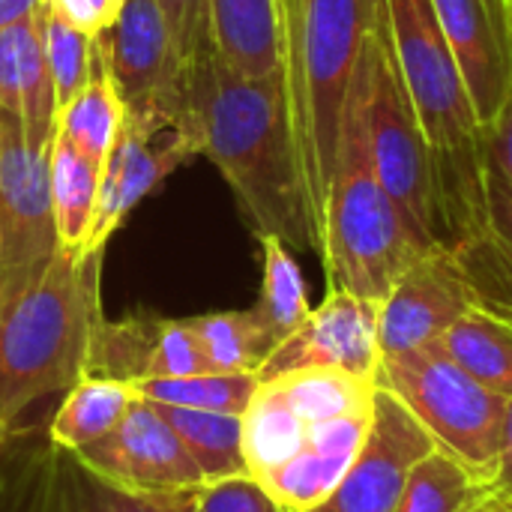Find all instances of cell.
I'll use <instances>...</instances> for the list:
<instances>
[{"label":"cell","mask_w":512,"mask_h":512,"mask_svg":"<svg viewBox=\"0 0 512 512\" xmlns=\"http://www.w3.org/2000/svg\"><path fill=\"white\" fill-rule=\"evenodd\" d=\"M192 111L201 153L228 180L252 231L318 252L285 63L267 75H243L219 51L204 54L192 63Z\"/></svg>","instance_id":"cell-1"},{"label":"cell","mask_w":512,"mask_h":512,"mask_svg":"<svg viewBox=\"0 0 512 512\" xmlns=\"http://www.w3.org/2000/svg\"><path fill=\"white\" fill-rule=\"evenodd\" d=\"M375 393V381L342 372H291L261 381L243 414L249 474L285 512L318 507L357 459Z\"/></svg>","instance_id":"cell-2"},{"label":"cell","mask_w":512,"mask_h":512,"mask_svg":"<svg viewBox=\"0 0 512 512\" xmlns=\"http://www.w3.org/2000/svg\"><path fill=\"white\" fill-rule=\"evenodd\" d=\"M105 249H60L45 273L0 303V429L45 396L90 378Z\"/></svg>","instance_id":"cell-3"},{"label":"cell","mask_w":512,"mask_h":512,"mask_svg":"<svg viewBox=\"0 0 512 512\" xmlns=\"http://www.w3.org/2000/svg\"><path fill=\"white\" fill-rule=\"evenodd\" d=\"M396 60L435 156L444 246L468 237L486 204L483 123L432 0H384Z\"/></svg>","instance_id":"cell-4"},{"label":"cell","mask_w":512,"mask_h":512,"mask_svg":"<svg viewBox=\"0 0 512 512\" xmlns=\"http://www.w3.org/2000/svg\"><path fill=\"white\" fill-rule=\"evenodd\" d=\"M432 249L438 246L417 234L372 168L366 147L363 81L354 69L321 213L318 255L327 270V291H348L381 303L396 279Z\"/></svg>","instance_id":"cell-5"},{"label":"cell","mask_w":512,"mask_h":512,"mask_svg":"<svg viewBox=\"0 0 512 512\" xmlns=\"http://www.w3.org/2000/svg\"><path fill=\"white\" fill-rule=\"evenodd\" d=\"M381 12L384 0H294L282 18L291 120L318 249L348 84Z\"/></svg>","instance_id":"cell-6"},{"label":"cell","mask_w":512,"mask_h":512,"mask_svg":"<svg viewBox=\"0 0 512 512\" xmlns=\"http://www.w3.org/2000/svg\"><path fill=\"white\" fill-rule=\"evenodd\" d=\"M357 72L363 81L366 147L372 168L417 234L432 246H444L435 156L396 60L387 9L363 45Z\"/></svg>","instance_id":"cell-7"},{"label":"cell","mask_w":512,"mask_h":512,"mask_svg":"<svg viewBox=\"0 0 512 512\" xmlns=\"http://www.w3.org/2000/svg\"><path fill=\"white\" fill-rule=\"evenodd\" d=\"M375 387L396 396L426 429L435 450L465 465L486 492L501 444L504 396L471 378L438 345L381 357Z\"/></svg>","instance_id":"cell-8"},{"label":"cell","mask_w":512,"mask_h":512,"mask_svg":"<svg viewBox=\"0 0 512 512\" xmlns=\"http://www.w3.org/2000/svg\"><path fill=\"white\" fill-rule=\"evenodd\" d=\"M96 48L126 117L180 129L201 153L192 111V63L183 57L159 0H126L114 24L96 33Z\"/></svg>","instance_id":"cell-9"},{"label":"cell","mask_w":512,"mask_h":512,"mask_svg":"<svg viewBox=\"0 0 512 512\" xmlns=\"http://www.w3.org/2000/svg\"><path fill=\"white\" fill-rule=\"evenodd\" d=\"M57 252L51 150H30L21 120L0 108V303L30 288Z\"/></svg>","instance_id":"cell-10"},{"label":"cell","mask_w":512,"mask_h":512,"mask_svg":"<svg viewBox=\"0 0 512 512\" xmlns=\"http://www.w3.org/2000/svg\"><path fill=\"white\" fill-rule=\"evenodd\" d=\"M72 462L132 495H195L207 486L177 432L144 396H135L123 420Z\"/></svg>","instance_id":"cell-11"},{"label":"cell","mask_w":512,"mask_h":512,"mask_svg":"<svg viewBox=\"0 0 512 512\" xmlns=\"http://www.w3.org/2000/svg\"><path fill=\"white\" fill-rule=\"evenodd\" d=\"M381 363L378 303L348 291H327L306 321L276 345L258 369V381L291 372H342L375 381Z\"/></svg>","instance_id":"cell-12"},{"label":"cell","mask_w":512,"mask_h":512,"mask_svg":"<svg viewBox=\"0 0 512 512\" xmlns=\"http://www.w3.org/2000/svg\"><path fill=\"white\" fill-rule=\"evenodd\" d=\"M435 450L426 429L387 390L375 393L366 441L339 486L306 512H393L411 468Z\"/></svg>","instance_id":"cell-13"},{"label":"cell","mask_w":512,"mask_h":512,"mask_svg":"<svg viewBox=\"0 0 512 512\" xmlns=\"http://www.w3.org/2000/svg\"><path fill=\"white\" fill-rule=\"evenodd\" d=\"M477 309V294L450 246L414 261L378 303L381 357L435 345L462 315Z\"/></svg>","instance_id":"cell-14"},{"label":"cell","mask_w":512,"mask_h":512,"mask_svg":"<svg viewBox=\"0 0 512 512\" xmlns=\"http://www.w3.org/2000/svg\"><path fill=\"white\" fill-rule=\"evenodd\" d=\"M195 153L198 147L186 132L123 117L120 135L102 162L87 252L105 249L108 237L132 213V207L144 201L174 168H180Z\"/></svg>","instance_id":"cell-15"},{"label":"cell","mask_w":512,"mask_h":512,"mask_svg":"<svg viewBox=\"0 0 512 512\" xmlns=\"http://www.w3.org/2000/svg\"><path fill=\"white\" fill-rule=\"evenodd\" d=\"M465 75L480 123H489L512 90V12L507 0H432Z\"/></svg>","instance_id":"cell-16"},{"label":"cell","mask_w":512,"mask_h":512,"mask_svg":"<svg viewBox=\"0 0 512 512\" xmlns=\"http://www.w3.org/2000/svg\"><path fill=\"white\" fill-rule=\"evenodd\" d=\"M0 108L21 120L30 150H51L57 135V96L45 66L36 12L0 33Z\"/></svg>","instance_id":"cell-17"},{"label":"cell","mask_w":512,"mask_h":512,"mask_svg":"<svg viewBox=\"0 0 512 512\" xmlns=\"http://www.w3.org/2000/svg\"><path fill=\"white\" fill-rule=\"evenodd\" d=\"M468 276L477 306L495 315L512 312V186L486 174V204L477 228L450 246Z\"/></svg>","instance_id":"cell-18"},{"label":"cell","mask_w":512,"mask_h":512,"mask_svg":"<svg viewBox=\"0 0 512 512\" xmlns=\"http://www.w3.org/2000/svg\"><path fill=\"white\" fill-rule=\"evenodd\" d=\"M219 57L243 75H267L285 63L276 0H207Z\"/></svg>","instance_id":"cell-19"},{"label":"cell","mask_w":512,"mask_h":512,"mask_svg":"<svg viewBox=\"0 0 512 512\" xmlns=\"http://www.w3.org/2000/svg\"><path fill=\"white\" fill-rule=\"evenodd\" d=\"M153 405L162 414V420L177 432L189 456L195 459L204 483H219V480L249 474L246 447H243V417L189 411V408H174V405H159V402Z\"/></svg>","instance_id":"cell-20"},{"label":"cell","mask_w":512,"mask_h":512,"mask_svg":"<svg viewBox=\"0 0 512 512\" xmlns=\"http://www.w3.org/2000/svg\"><path fill=\"white\" fill-rule=\"evenodd\" d=\"M435 345L483 387L510 399L512 327L504 318L477 306L468 315H462Z\"/></svg>","instance_id":"cell-21"},{"label":"cell","mask_w":512,"mask_h":512,"mask_svg":"<svg viewBox=\"0 0 512 512\" xmlns=\"http://www.w3.org/2000/svg\"><path fill=\"white\" fill-rule=\"evenodd\" d=\"M135 393L126 381L117 378H84L66 390L54 420L51 441L66 453H78L102 441L129 411Z\"/></svg>","instance_id":"cell-22"},{"label":"cell","mask_w":512,"mask_h":512,"mask_svg":"<svg viewBox=\"0 0 512 512\" xmlns=\"http://www.w3.org/2000/svg\"><path fill=\"white\" fill-rule=\"evenodd\" d=\"M102 165L75 150L66 138L51 141V207L57 222L60 249H87L99 198Z\"/></svg>","instance_id":"cell-23"},{"label":"cell","mask_w":512,"mask_h":512,"mask_svg":"<svg viewBox=\"0 0 512 512\" xmlns=\"http://www.w3.org/2000/svg\"><path fill=\"white\" fill-rule=\"evenodd\" d=\"M93 42H96V36H93ZM123 117H126V108H123L117 87L102 63L99 48H96L87 87L57 111V135L66 138L87 159L102 165L120 135Z\"/></svg>","instance_id":"cell-24"},{"label":"cell","mask_w":512,"mask_h":512,"mask_svg":"<svg viewBox=\"0 0 512 512\" xmlns=\"http://www.w3.org/2000/svg\"><path fill=\"white\" fill-rule=\"evenodd\" d=\"M189 327L195 330L204 360L216 375H237V372L258 375V369L276 348L252 309L198 315L189 318Z\"/></svg>","instance_id":"cell-25"},{"label":"cell","mask_w":512,"mask_h":512,"mask_svg":"<svg viewBox=\"0 0 512 512\" xmlns=\"http://www.w3.org/2000/svg\"><path fill=\"white\" fill-rule=\"evenodd\" d=\"M258 240L264 255V279H261V297L252 306V312L264 324L273 345H279L306 321L312 306H309L300 264L291 255V249L279 237H258Z\"/></svg>","instance_id":"cell-26"},{"label":"cell","mask_w":512,"mask_h":512,"mask_svg":"<svg viewBox=\"0 0 512 512\" xmlns=\"http://www.w3.org/2000/svg\"><path fill=\"white\" fill-rule=\"evenodd\" d=\"M258 384L261 381L255 372H237V375L204 372L189 378H141L132 381L129 387L135 396H144L159 405L243 417L258 393Z\"/></svg>","instance_id":"cell-27"},{"label":"cell","mask_w":512,"mask_h":512,"mask_svg":"<svg viewBox=\"0 0 512 512\" xmlns=\"http://www.w3.org/2000/svg\"><path fill=\"white\" fill-rule=\"evenodd\" d=\"M480 498L483 483L453 456L432 450L411 468L393 512H468Z\"/></svg>","instance_id":"cell-28"},{"label":"cell","mask_w":512,"mask_h":512,"mask_svg":"<svg viewBox=\"0 0 512 512\" xmlns=\"http://www.w3.org/2000/svg\"><path fill=\"white\" fill-rule=\"evenodd\" d=\"M36 30L45 54V66L54 84L57 111L72 102L90 81L96 42L90 33L72 27L63 15H57L45 0L36 6Z\"/></svg>","instance_id":"cell-29"},{"label":"cell","mask_w":512,"mask_h":512,"mask_svg":"<svg viewBox=\"0 0 512 512\" xmlns=\"http://www.w3.org/2000/svg\"><path fill=\"white\" fill-rule=\"evenodd\" d=\"M195 495H132L99 477L87 474L75 462V512H195Z\"/></svg>","instance_id":"cell-30"},{"label":"cell","mask_w":512,"mask_h":512,"mask_svg":"<svg viewBox=\"0 0 512 512\" xmlns=\"http://www.w3.org/2000/svg\"><path fill=\"white\" fill-rule=\"evenodd\" d=\"M204 372H210V366L204 360L195 330L189 327V318L186 321L159 318L141 378H189V375H204Z\"/></svg>","instance_id":"cell-31"},{"label":"cell","mask_w":512,"mask_h":512,"mask_svg":"<svg viewBox=\"0 0 512 512\" xmlns=\"http://www.w3.org/2000/svg\"><path fill=\"white\" fill-rule=\"evenodd\" d=\"M159 6H162L165 18L177 36V45L189 63L216 51L207 0H159Z\"/></svg>","instance_id":"cell-32"},{"label":"cell","mask_w":512,"mask_h":512,"mask_svg":"<svg viewBox=\"0 0 512 512\" xmlns=\"http://www.w3.org/2000/svg\"><path fill=\"white\" fill-rule=\"evenodd\" d=\"M198 512H285L255 477L207 483L198 492Z\"/></svg>","instance_id":"cell-33"},{"label":"cell","mask_w":512,"mask_h":512,"mask_svg":"<svg viewBox=\"0 0 512 512\" xmlns=\"http://www.w3.org/2000/svg\"><path fill=\"white\" fill-rule=\"evenodd\" d=\"M483 162L486 174L512 186V90L498 114L483 123Z\"/></svg>","instance_id":"cell-34"},{"label":"cell","mask_w":512,"mask_h":512,"mask_svg":"<svg viewBox=\"0 0 512 512\" xmlns=\"http://www.w3.org/2000/svg\"><path fill=\"white\" fill-rule=\"evenodd\" d=\"M57 15H63L72 27L96 36L114 24L126 0H45Z\"/></svg>","instance_id":"cell-35"},{"label":"cell","mask_w":512,"mask_h":512,"mask_svg":"<svg viewBox=\"0 0 512 512\" xmlns=\"http://www.w3.org/2000/svg\"><path fill=\"white\" fill-rule=\"evenodd\" d=\"M483 498L501 501L512 507V396L504 405V426H501V444H498V456H495V468L492 477L486 483Z\"/></svg>","instance_id":"cell-36"},{"label":"cell","mask_w":512,"mask_h":512,"mask_svg":"<svg viewBox=\"0 0 512 512\" xmlns=\"http://www.w3.org/2000/svg\"><path fill=\"white\" fill-rule=\"evenodd\" d=\"M42 0H0V33L36 12Z\"/></svg>","instance_id":"cell-37"},{"label":"cell","mask_w":512,"mask_h":512,"mask_svg":"<svg viewBox=\"0 0 512 512\" xmlns=\"http://www.w3.org/2000/svg\"><path fill=\"white\" fill-rule=\"evenodd\" d=\"M468 512H512V507L501 504V501H492V498H480Z\"/></svg>","instance_id":"cell-38"},{"label":"cell","mask_w":512,"mask_h":512,"mask_svg":"<svg viewBox=\"0 0 512 512\" xmlns=\"http://www.w3.org/2000/svg\"><path fill=\"white\" fill-rule=\"evenodd\" d=\"M279 3V18H285L288 15V9L294 6V0H276Z\"/></svg>","instance_id":"cell-39"},{"label":"cell","mask_w":512,"mask_h":512,"mask_svg":"<svg viewBox=\"0 0 512 512\" xmlns=\"http://www.w3.org/2000/svg\"><path fill=\"white\" fill-rule=\"evenodd\" d=\"M492 315H495V312H492ZM498 318H504V321H507V324L512 327V312H510V315H498Z\"/></svg>","instance_id":"cell-40"},{"label":"cell","mask_w":512,"mask_h":512,"mask_svg":"<svg viewBox=\"0 0 512 512\" xmlns=\"http://www.w3.org/2000/svg\"><path fill=\"white\" fill-rule=\"evenodd\" d=\"M3 432H6V429H0V441H3Z\"/></svg>","instance_id":"cell-41"},{"label":"cell","mask_w":512,"mask_h":512,"mask_svg":"<svg viewBox=\"0 0 512 512\" xmlns=\"http://www.w3.org/2000/svg\"><path fill=\"white\" fill-rule=\"evenodd\" d=\"M507 6H510V12H512V0H507Z\"/></svg>","instance_id":"cell-42"},{"label":"cell","mask_w":512,"mask_h":512,"mask_svg":"<svg viewBox=\"0 0 512 512\" xmlns=\"http://www.w3.org/2000/svg\"><path fill=\"white\" fill-rule=\"evenodd\" d=\"M195 512H198V510H195Z\"/></svg>","instance_id":"cell-43"}]
</instances>
